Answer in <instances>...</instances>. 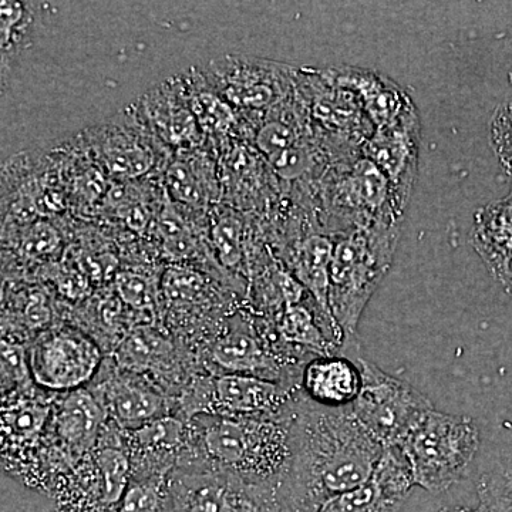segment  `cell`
<instances>
[{
  "mask_svg": "<svg viewBox=\"0 0 512 512\" xmlns=\"http://www.w3.org/2000/svg\"><path fill=\"white\" fill-rule=\"evenodd\" d=\"M301 389L242 375H205L190 380L177 397V416L197 414L248 419H289Z\"/></svg>",
  "mask_w": 512,
  "mask_h": 512,
  "instance_id": "5b68a950",
  "label": "cell"
},
{
  "mask_svg": "<svg viewBox=\"0 0 512 512\" xmlns=\"http://www.w3.org/2000/svg\"><path fill=\"white\" fill-rule=\"evenodd\" d=\"M471 244L503 288L512 279V191L474 215Z\"/></svg>",
  "mask_w": 512,
  "mask_h": 512,
  "instance_id": "ac0fdd59",
  "label": "cell"
},
{
  "mask_svg": "<svg viewBox=\"0 0 512 512\" xmlns=\"http://www.w3.org/2000/svg\"><path fill=\"white\" fill-rule=\"evenodd\" d=\"M202 363L211 375L259 377L288 387H299L306 365L286 355L274 330L251 322L225 326L202 350Z\"/></svg>",
  "mask_w": 512,
  "mask_h": 512,
  "instance_id": "8992f818",
  "label": "cell"
},
{
  "mask_svg": "<svg viewBox=\"0 0 512 512\" xmlns=\"http://www.w3.org/2000/svg\"><path fill=\"white\" fill-rule=\"evenodd\" d=\"M478 508L485 512H512V458L485 471L477 484Z\"/></svg>",
  "mask_w": 512,
  "mask_h": 512,
  "instance_id": "484cf974",
  "label": "cell"
},
{
  "mask_svg": "<svg viewBox=\"0 0 512 512\" xmlns=\"http://www.w3.org/2000/svg\"><path fill=\"white\" fill-rule=\"evenodd\" d=\"M33 382L42 392L66 394L86 389L104 363L96 340L73 326L43 330L28 349Z\"/></svg>",
  "mask_w": 512,
  "mask_h": 512,
  "instance_id": "ba28073f",
  "label": "cell"
},
{
  "mask_svg": "<svg viewBox=\"0 0 512 512\" xmlns=\"http://www.w3.org/2000/svg\"><path fill=\"white\" fill-rule=\"evenodd\" d=\"M298 143L295 128L281 120L266 121L256 133L255 144L266 157L271 158Z\"/></svg>",
  "mask_w": 512,
  "mask_h": 512,
  "instance_id": "1f68e13d",
  "label": "cell"
},
{
  "mask_svg": "<svg viewBox=\"0 0 512 512\" xmlns=\"http://www.w3.org/2000/svg\"><path fill=\"white\" fill-rule=\"evenodd\" d=\"M383 453L350 407L319 406L299 392L291 414V461L278 490L281 512H318L366 483Z\"/></svg>",
  "mask_w": 512,
  "mask_h": 512,
  "instance_id": "6da1fadb",
  "label": "cell"
},
{
  "mask_svg": "<svg viewBox=\"0 0 512 512\" xmlns=\"http://www.w3.org/2000/svg\"><path fill=\"white\" fill-rule=\"evenodd\" d=\"M362 389L350 406L356 420L384 448L399 446L424 414L434 409L429 397L412 384L383 372L375 363L359 359Z\"/></svg>",
  "mask_w": 512,
  "mask_h": 512,
  "instance_id": "52a82bcc",
  "label": "cell"
},
{
  "mask_svg": "<svg viewBox=\"0 0 512 512\" xmlns=\"http://www.w3.org/2000/svg\"><path fill=\"white\" fill-rule=\"evenodd\" d=\"M420 137V116L414 106L389 126L376 128L362 144L363 157L389 181L394 210L402 220L419 173Z\"/></svg>",
  "mask_w": 512,
  "mask_h": 512,
  "instance_id": "8fae6325",
  "label": "cell"
},
{
  "mask_svg": "<svg viewBox=\"0 0 512 512\" xmlns=\"http://www.w3.org/2000/svg\"><path fill=\"white\" fill-rule=\"evenodd\" d=\"M175 467H195L279 490L291 461V417L248 419L197 414Z\"/></svg>",
  "mask_w": 512,
  "mask_h": 512,
  "instance_id": "7a4b0ae2",
  "label": "cell"
},
{
  "mask_svg": "<svg viewBox=\"0 0 512 512\" xmlns=\"http://www.w3.org/2000/svg\"><path fill=\"white\" fill-rule=\"evenodd\" d=\"M412 468L399 447H386L369 480L333 498L318 512H399L414 487Z\"/></svg>",
  "mask_w": 512,
  "mask_h": 512,
  "instance_id": "5bb4252c",
  "label": "cell"
},
{
  "mask_svg": "<svg viewBox=\"0 0 512 512\" xmlns=\"http://www.w3.org/2000/svg\"><path fill=\"white\" fill-rule=\"evenodd\" d=\"M113 362L120 369L148 376L167 392L184 377V360L163 333L148 326L131 330L114 349Z\"/></svg>",
  "mask_w": 512,
  "mask_h": 512,
  "instance_id": "9a60e30c",
  "label": "cell"
},
{
  "mask_svg": "<svg viewBox=\"0 0 512 512\" xmlns=\"http://www.w3.org/2000/svg\"><path fill=\"white\" fill-rule=\"evenodd\" d=\"M53 403H43L39 399L20 400L3 404L2 444L3 451L20 446H32L42 439L52 417Z\"/></svg>",
  "mask_w": 512,
  "mask_h": 512,
  "instance_id": "44dd1931",
  "label": "cell"
},
{
  "mask_svg": "<svg viewBox=\"0 0 512 512\" xmlns=\"http://www.w3.org/2000/svg\"><path fill=\"white\" fill-rule=\"evenodd\" d=\"M490 141L495 157L512 177V99L497 107L491 117Z\"/></svg>",
  "mask_w": 512,
  "mask_h": 512,
  "instance_id": "f1b7e54d",
  "label": "cell"
},
{
  "mask_svg": "<svg viewBox=\"0 0 512 512\" xmlns=\"http://www.w3.org/2000/svg\"><path fill=\"white\" fill-rule=\"evenodd\" d=\"M400 222L379 221L352 229L335 242L329 269V306L348 348L367 303L392 266Z\"/></svg>",
  "mask_w": 512,
  "mask_h": 512,
  "instance_id": "3957f363",
  "label": "cell"
},
{
  "mask_svg": "<svg viewBox=\"0 0 512 512\" xmlns=\"http://www.w3.org/2000/svg\"><path fill=\"white\" fill-rule=\"evenodd\" d=\"M323 77L332 86L355 94L375 130L389 126L414 107L413 100L399 84L372 70L339 67Z\"/></svg>",
  "mask_w": 512,
  "mask_h": 512,
  "instance_id": "2e32d148",
  "label": "cell"
},
{
  "mask_svg": "<svg viewBox=\"0 0 512 512\" xmlns=\"http://www.w3.org/2000/svg\"><path fill=\"white\" fill-rule=\"evenodd\" d=\"M148 116L158 133L174 146L194 147L200 141L201 128L190 109L187 97L178 96L174 84L153 90L147 96Z\"/></svg>",
  "mask_w": 512,
  "mask_h": 512,
  "instance_id": "d6986e66",
  "label": "cell"
},
{
  "mask_svg": "<svg viewBox=\"0 0 512 512\" xmlns=\"http://www.w3.org/2000/svg\"><path fill=\"white\" fill-rule=\"evenodd\" d=\"M299 389L319 406L350 407L362 389V369L345 355L316 356L303 366Z\"/></svg>",
  "mask_w": 512,
  "mask_h": 512,
  "instance_id": "e0dca14e",
  "label": "cell"
},
{
  "mask_svg": "<svg viewBox=\"0 0 512 512\" xmlns=\"http://www.w3.org/2000/svg\"><path fill=\"white\" fill-rule=\"evenodd\" d=\"M212 244L217 249L222 264L237 268L244 259L242 225L234 217L222 218L212 228Z\"/></svg>",
  "mask_w": 512,
  "mask_h": 512,
  "instance_id": "83f0119b",
  "label": "cell"
},
{
  "mask_svg": "<svg viewBox=\"0 0 512 512\" xmlns=\"http://www.w3.org/2000/svg\"><path fill=\"white\" fill-rule=\"evenodd\" d=\"M268 161L276 175L285 180H296L312 170L316 157L311 147L296 143L295 146L268 158Z\"/></svg>",
  "mask_w": 512,
  "mask_h": 512,
  "instance_id": "4dcf8cb0",
  "label": "cell"
},
{
  "mask_svg": "<svg viewBox=\"0 0 512 512\" xmlns=\"http://www.w3.org/2000/svg\"><path fill=\"white\" fill-rule=\"evenodd\" d=\"M333 249L335 242L332 239L311 235L303 239L296 249L292 266L293 276L311 293L313 301L318 303L322 312L335 322L329 306V269Z\"/></svg>",
  "mask_w": 512,
  "mask_h": 512,
  "instance_id": "ffe728a7",
  "label": "cell"
},
{
  "mask_svg": "<svg viewBox=\"0 0 512 512\" xmlns=\"http://www.w3.org/2000/svg\"><path fill=\"white\" fill-rule=\"evenodd\" d=\"M207 285L197 272L190 269L173 268L164 275L163 293L165 299L175 308H187L188 305L204 299Z\"/></svg>",
  "mask_w": 512,
  "mask_h": 512,
  "instance_id": "4316f807",
  "label": "cell"
},
{
  "mask_svg": "<svg viewBox=\"0 0 512 512\" xmlns=\"http://www.w3.org/2000/svg\"><path fill=\"white\" fill-rule=\"evenodd\" d=\"M87 389L103 407L107 419L126 433L177 414V400L160 384L148 376L120 369L113 360H104L99 375Z\"/></svg>",
  "mask_w": 512,
  "mask_h": 512,
  "instance_id": "30bf717a",
  "label": "cell"
},
{
  "mask_svg": "<svg viewBox=\"0 0 512 512\" xmlns=\"http://www.w3.org/2000/svg\"><path fill=\"white\" fill-rule=\"evenodd\" d=\"M397 447L409 461L414 484L440 494L466 480L480 448V431L470 417L433 409Z\"/></svg>",
  "mask_w": 512,
  "mask_h": 512,
  "instance_id": "277c9868",
  "label": "cell"
},
{
  "mask_svg": "<svg viewBox=\"0 0 512 512\" xmlns=\"http://www.w3.org/2000/svg\"><path fill=\"white\" fill-rule=\"evenodd\" d=\"M170 512H281L278 490L195 467L168 477Z\"/></svg>",
  "mask_w": 512,
  "mask_h": 512,
  "instance_id": "9c48e42d",
  "label": "cell"
},
{
  "mask_svg": "<svg viewBox=\"0 0 512 512\" xmlns=\"http://www.w3.org/2000/svg\"><path fill=\"white\" fill-rule=\"evenodd\" d=\"M25 18L26 8L22 2L3 0L0 3V47H2L3 56L16 42L15 33L23 25Z\"/></svg>",
  "mask_w": 512,
  "mask_h": 512,
  "instance_id": "836d02e7",
  "label": "cell"
},
{
  "mask_svg": "<svg viewBox=\"0 0 512 512\" xmlns=\"http://www.w3.org/2000/svg\"><path fill=\"white\" fill-rule=\"evenodd\" d=\"M59 232L47 222H36L22 239V251L28 258H47L60 247Z\"/></svg>",
  "mask_w": 512,
  "mask_h": 512,
  "instance_id": "d6a6232c",
  "label": "cell"
},
{
  "mask_svg": "<svg viewBox=\"0 0 512 512\" xmlns=\"http://www.w3.org/2000/svg\"><path fill=\"white\" fill-rule=\"evenodd\" d=\"M504 291L508 293V295L511 296L512 298V279H511V282L510 284H508L507 286H505L504 288Z\"/></svg>",
  "mask_w": 512,
  "mask_h": 512,
  "instance_id": "d590c367",
  "label": "cell"
},
{
  "mask_svg": "<svg viewBox=\"0 0 512 512\" xmlns=\"http://www.w3.org/2000/svg\"><path fill=\"white\" fill-rule=\"evenodd\" d=\"M170 474L161 471H131L130 484L114 512H170Z\"/></svg>",
  "mask_w": 512,
  "mask_h": 512,
  "instance_id": "cb8c5ba5",
  "label": "cell"
},
{
  "mask_svg": "<svg viewBox=\"0 0 512 512\" xmlns=\"http://www.w3.org/2000/svg\"><path fill=\"white\" fill-rule=\"evenodd\" d=\"M107 414L89 389L66 393L53 403L46 437H52L57 463H80L96 448Z\"/></svg>",
  "mask_w": 512,
  "mask_h": 512,
  "instance_id": "7c38bea8",
  "label": "cell"
},
{
  "mask_svg": "<svg viewBox=\"0 0 512 512\" xmlns=\"http://www.w3.org/2000/svg\"><path fill=\"white\" fill-rule=\"evenodd\" d=\"M116 289L120 301L138 312L151 311L156 302L154 286L146 276L137 272H120L116 276Z\"/></svg>",
  "mask_w": 512,
  "mask_h": 512,
  "instance_id": "f546056e",
  "label": "cell"
},
{
  "mask_svg": "<svg viewBox=\"0 0 512 512\" xmlns=\"http://www.w3.org/2000/svg\"><path fill=\"white\" fill-rule=\"evenodd\" d=\"M222 67L221 96L238 109H272L291 92L292 69L285 64L255 57H228Z\"/></svg>",
  "mask_w": 512,
  "mask_h": 512,
  "instance_id": "4fadbf2b",
  "label": "cell"
},
{
  "mask_svg": "<svg viewBox=\"0 0 512 512\" xmlns=\"http://www.w3.org/2000/svg\"><path fill=\"white\" fill-rule=\"evenodd\" d=\"M197 83V80H191L190 89L187 87V100L198 126L204 133H225L235 124L231 104L220 94Z\"/></svg>",
  "mask_w": 512,
  "mask_h": 512,
  "instance_id": "d4e9b609",
  "label": "cell"
},
{
  "mask_svg": "<svg viewBox=\"0 0 512 512\" xmlns=\"http://www.w3.org/2000/svg\"><path fill=\"white\" fill-rule=\"evenodd\" d=\"M165 185L171 197L192 207L208 204L218 191L211 165L194 158L174 161L165 174Z\"/></svg>",
  "mask_w": 512,
  "mask_h": 512,
  "instance_id": "7402d4cb",
  "label": "cell"
},
{
  "mask_svg": "<svg viewBox=\"0 0 512 512\" xmlns=\"http://www.w3.org/2000/svg\"><path fill=\"white\" fill-rule=\"evenodd\" d=\"M439 512H485L481 511L480 508H477V510H473V508H467V507H446L443 508V510H440Z\"/></svg>",
  "mask_w": 512,
  "mask_h": 512,
  "instance_id": "e575fe53",
  "label": "cell"
},
{
  "mask_svg": "<svg viewBox=\"0 0 512 512\" xmlns=\"http://www.w3.org/2000/svg\"><path fill=\"white\" fill-rule=\"evenodd\" d=\"M99 151L107 170L117 177H138L153 167L151 151L124 131L110 130L104 133Z\"/></svg>",
  "mask_w": 512,
  "mask_h": 512,
  "instance_id": "603a6c76",
  "label": "cell"
}]
</instances>
